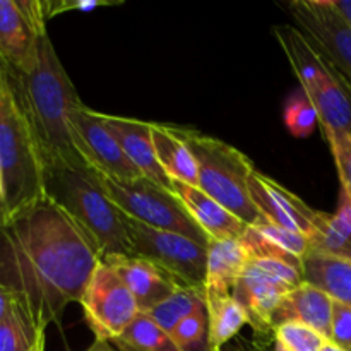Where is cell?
Returning <instances> with one entry per match:
<instances>
[{"instance_id":"34","label":"cell","mask_w":351,"mask_h":351,"mask_svg":"<svg viewBox=\"0 0 351 351\" xmlns=\"http://www.w3.org/2000/svg\"><path fill=\"white\" fill-rule=\"evenodd\" d=\"M331 341L341 346L343 350H351V305L335 302Z\"/></svg>"},{"instance_id":"13","label":"cell","mask_w":351,"mask_h":351,"mask_svg":"<svg viewBox=\"0 0 351 351\" xmlns=\"http://www.w3.org/2000/svg\"><path fill=\"white\" fill-rule=\"evenodd\" d=\"M249 192L257 211L266 221L302 233L308 240L314 237L322 211L311 208L298 195L257 168L249 178Z\"/></svg>"},{"instance_id":"23","label":"cell","mask_w":351,"mask_h":351,"mask_svg":"<svg viewBox=\"0 0 351 351\" xmlns=\"http://www.w3.org/2000/svg\"><path fill=\"white\" fill-rule=\"evenodd\" d=\"M304 91V89H302ZM307 93L319 115L322 132L351 134V96L332 74L331 79Z\"/></svg>"},{"instance_id":"41","label":"cell","mask_w":351,"mask_h":351,"mask_svg":"<svg viewBox=\"0 0 351 351\" xmlns=\"http://www.w3.org/2000/svg\"><path fill=\"white\" fill-rule=\"evenodd\" d=\"M45 343H47V335H43L40 339H38V343L34 345V348L31 351H45Z\"/></svg>"},{"instance_id":"11","label":"cell","mask_w":351,"mask_h":351,"mask_svg":"<svg viewBox=\"0 0 351 351\" xmlns=\"http://www.w3.org/2000/svg\"><path fill=\"white\" fill-rule=\"evenodd\" d=\"M45 33L43 0H0V65L5 71L29 72Z\"/></svg>"},{"instance_id":"12","label":"cell","mask_w":351,"mask_h":351,"mask_svg":"<svg viewBox=\"0 0 351 351\" xmlns=\"http://www.w3.org/2000/svg\"><path fill=\"white\" fill-rule=\"evenodd\" d=\"M72 136L79 158L91 170L120 180H134L143 177L122 151L120 144L99 120L98 112L82 103L71 115Z\"/></svg>"},{"instance_id":"30","label":"cell","mask_w":351,"mask_h":351,"mask_svg":"<svg viewBox=\"0 0 351 351\" xmlns=\"http://www.w3.org/2000/svg\"><path fill=\"white\" fill-rule=\"evenodd\" d=\"M274 339L288 351H322L326 339L321 332L300 322H287L274 329Z\"/></svg>"},{"instance_id":"9","label":"cell","mask_w":351,"mask_h":351,"mask_svg":"<svg viewBox=\"0 0 351 351\" xmlns=\"http://www.w3.org/2000/svg\"><path fill=\"white\" fill-rule=\"evenodd\" d=\"M288 10L351 96V27L329 0H293Z\"/></svg>"},{"instance_id":"43","label":"cell","mask_w":351,"mask_h":351,"mask_svg":"<svg viewBox=\"0 0 351 351\" xmlns=\"http://www.w3.org/2000/svg\"><path fill=\"white\" fill-rule=\"evenodd\" d=\"M350 351H351V350H350Z\"/></svg>"},{"instance_id":"1","label":"cell","mask_w":351,"mask_h":351,"mask_svg":"<svg viewBox=\"0 0 351 351\" xmlns=\"http://www.w3.org/2000/svg\"><path fill=\"white\" fill-rule=\"evenodd\" d=\"M99 261L91 240L47 195L0 223V283L38 329L58 324L79 304Z\"/></svg>"},{"instance_id":"24","label":"cell","mask_w":351,"mask_h":351,"mask_svg":"<svg viewBox=\"0 0 351 351\" xmlns=\"http://www.w3.org/2000/svg\"><path fill=\"white\" fill-rule=\"evenodd\" d=\"M206 311L209 319L208 350H223V346L232 341L243 326L249 324L245 311L233 295L206 302Z\"/></svg>"},{"instance_id":"18","label":"cell","mask_w":351,"mask_h":351,"mask_svg":"<svg viewBox=\"0 0 351 351\" xmlns=\"http://www.w3.org/2000/svg\"><path fill=\"white\" fill-rule=\"evenodd\" d=\"M250 256L240 240H211L204 281V304L233 295Z\"/></svg>"},{"instance_id":"7","label":"cell","mask_w":351,"mask_h":351,"mask_svg":"<svg viewBox=\"0 0 351 351\" xmlns=\"http://www.w3.org/2000/svg\"><path fill=\"white\" fill-rule=\"evenodd\" d=\"M134 256L156 264L180 287L204 291L208 245L167 230H156L123 215Z\"/></svg>"},{"instance_id":"19","label":"cell","mask_w":351,"mask_h":351,"mask_svg":"<svg viewBox=\"0 0 351 351\" xmlns=\"http://www.w3.org/2000/svg\"><path fill=\"white\" fill-rule=\"evenodd\" d=\"M273 33L304 91H311L332 77L331 69L322 55L297 26H276L273 27Z\"/></svg>"},{"instance_id":"5","label":"cell","mask_w":351,"mask_h":351,"mask_svg":"<svg viewBox=\"0 0 351 351\" xmlns=\"http://www.w3.org/2000/svg\"><path fill=\"white\" fill-rule=\"evenodd\" d=\"M184 134L197 163L199 189L247 226L263 221L249 192V178L256 170L252 161L225 141L185 127Z\"/></svg>"},{"instance_id":"39","label":"cell","mask_w":351,"mask_h":351,"mask_svg":"<svg viewBox=\"0 0 351 351\" xmlns=\"http://www.w3.org/2000/svg\"><path fill=\"white\" fill-rule=\"evenodd\" d=\"M3 201H5V189H3V175H2V167H0V215H2V209H3Z\"/></svg>"},{"instance_id":"40","label":"cell","mask_w":351,"mask_h":351,"mask_svg":"<svg viewBox=\"0 0 351 351\" xmlns=\"http://www.w3.org/2000/svg\"><path fill=\"white\" fill-rule=\"evenodd\" d=\"M322 351H346V350H343L341 346H338V345H336V343L328 341L324 345V348H322Z\"/></svg>"},{"instance_id":"22","label":"cell","mask_w":351,"mask_h":351,"mask_svg":"<svg viewBox=\"0 0 351 351\" xmlns=\"http://www.w3.org/2000/svg\"><path fill=\"white\" fill-rule=\"evenodd\" d=\"M311 249L351 261V197L341 191L338 211L321 213Z\"/></svg>"},{"instance_id":"27","label":"cell","mask_w":351,"mask_h":351,"mask_svg":"<svg viewBox=\"0 0 351 351\" xmlns=\"http://www.w3.org/2000/svg\"><path fill=\"white\" fill-rule=\"evenodd\" d=\"M202 305H206L204 291L195 290V288L180 287L171 297H168L167 300L161 302L160 305L151 308L146 315H149L163 331L171 335L173 329L177 328L187 315H191L192 312L197 311Z\"/></svg>"},{"instance_id":"32","label":"cell","mask_w":351,"mask_h":351,"mask_svg":"<svg viewBox=\"0 0 351 351\" xmlns=\"http://www.w3.org/2000/svg\"><path fill=\"white\" fill-rule=\"evenodd\" d=\"M324 136L338 168L341 191L351 197V134L328 132Z\"/></svg>"},{"instance_id":"33","label":"cell","mask_w":351,"mask_h":351,"mask_svg":"<svg viewBox=\"0 0 351 351\" xmlns=\"http://www.w3.org/2000/svg\"><path fill=\"white\" fill-rule=\"evenodd\" d=\"M123 3L122 0H43V9L47 21L58 14L71 12H91V10L99 9V7H112Z\"/></svg>"},{"instance_id":"4","label":"cell","mask_w":351,"mask_h":351,"mask_svg":"<svg viewBox=\"0 0 351 351\" xmlns=\"http://www.w3.org/2000/svg\"><path fill=\"white\" fill-rule=\"evenodd\" d=\"M0 167L3 201L0 223L34 204L45 192V161L33 129L16 98L5 69L0 65Z\"/></svg>"},{"instance_id":"38","label":"cell","mask_w":351,"mask_h":351,"mask_svg":"<svg viewBox=\"0 0 351 351\" xmlns=\"http://www.w3.org/2000/svg\"><path fill=\"white\" fill-rule=\"evenodd\" d=\"M208 351H225V350H208ZM232 351H264V350L261 348L259 343H252V345H240Z\"/></svg>"},{"instance_id":"29","label":"cell","mask_w":351,"mask_h":351,"mask_svg":"<svg viewBox=\"0 0 351 351\" xmlns=\"http://www.w3.org/2000/svg\"><path fill=\"white\" fill-rule=\"evenodd\" d=\"M209 319L206 305L199 307L184 319L171 332V338L184 351H199L204 346L208 350Z\"/></svg>"},{"instance_id":"28","label":"cell","mask_w":351,"mask_h":351,"mask_svg":"<svg viewBox=\"0 0 351 351\" xmlns=\"http://www.w3.org/2000/svg\"><path fill=\"white\" fill-rule=\"evenodd\" d=\"M283 120L295 137H308L319 125V115L314 103L305 91H298L285 105Z\"/></svg>"},{"instance_id":"31","label":"cell","mask_w":351,"mask_h":351,"mask_svg":"<svg viewBox=\"0 0 351 351\" xmlns=\"http://www.w3.org/2000/svg\"><path fill=\"white\" fill-rule=\"evenodd\" d=\"M254 228L259 230V232L263 233L267 240H271L274 245H278L280 249H283L285 252L291 254V256H295L300 261L302 257L311 250V240L305 235H302V233L291 232V230L274 225V223L266 221V219H263V221H259L257 225H254Z\"/></svg>"},{"instance_id":"36","label":"cell","mask_w":351,"mask_h":351,"mask_svg":"<svg viewBox=\"0 0 351 351\" xmlns=\"http://www.w3.org/2000/svg\"><path fill=\"white\" fill-rule=\"evenodd\" d=\"M329 2L339 17L351 27V0H329Z\"/></svg>"},{"instance_id":"26","label":"cell","mask_w":351,"mask_h":351,"mask_svg":"<svg viewBox=\"0 0 351 351\" xmlns=\"http://www.w3.org/2000/svg\"><path fill=\"white\" fill-rule=\"evenodd\" d=\"M43 335L47 331L36 328L16 298L9 314L0 321V351H31Z\"/></svg>"},{"instance_id":"3","label":"cell","mask_w":351,"mask_h":351,"mask_svg":"<svg viewBox=\"0 0 351 351\" xmlns=\"http://www.w3.org/2000/svg\"><path fill=\"white\" fill-rule=\"evenodd\" d=\"M45 192L91 240L101 261L134 256L123 213L103 192L84 161L47 165Z\"/></svg>"},{"instance_id":"21","label":"cell","mask_w":351,"mask_h":351,"mask_svg":"<svg viewBox=\"0 0 351 351\" xmlns=\"http://www.w3.org/2000/svg\"><path fill=\"white\" fill-rule=\"evenodd\" d=\"M300 276L335 302L351 305V261L311 249L302 257Z\"/></svg>"},{"instance_id":"10","label":"cell","mask_w":351,"mask_h":351,"mask_svg":"<svg viewBox=\"0 0 351 351\" xmlns=\"http://www.w3.org/2000/svg\"><path fill=\"white\" fill-rule=\"evenodd\" d=\"M79 304L98 341L119 338L141 314L129 288L105 261L98 263Z\"/></svg>"},{"instance_id":"16","label":"cell","mask_w":351,"mask_h":351,"mask_svg":"<svg viewBox=\"0 0 351 351\" xmlns=\"http://www.w3.org/2000/svg\"><path fill=\"white\" fill-rule=\"evenodd\" d=\"M171 187L209 240H240L249 228L199 187L184 182H171Z\"/></svg>"},{"instance_id":"35","label":"cell","mask_w":351,"mask_h":351,"mask_svg":"<svg viewBox=\"0 0 351 351\" xmlns=\"http://www.w3.org/2000/svg\"><path fill=\"white\" fill-rule=\"evenodd\" d=\"M14 302H16V295L12 293V290L3 283H0V321L9 314Z\"/></svg>"},{"instance_id":"6","label":"cell","mask_w":351,"mask_h":351,"mask_svg":"<svg viewBox=\"0 0 351 351\" xmlns=\"http://www.w3.org/2000/svg\"><path fill=\"white\" fill-rule=\"evenodd\" d=\"M91 171L103 192L127 218L136 219L151 228L180 233L202 245H209V237L199 228L173 191H168L146 177L120 180L96 170Z\"/></svg>"},{"instance_id":"2","label":"cell","mask_w":351,"mask_h":351,"mask_svg":"<svg viewBox=\"0 0 351 351\" xmlns=\"http://www.w3.org/2000/svg\"><path fill=\"white\" fill-rule=\"evenodd\" d=\"M16 98L33 129L45 167L77 161L71 115L82 105L48 33L40 38L36 62L26 74L9 72Z\"/></svg>"},{"instance_id":"15","label":"cell","mask_w":351,"mask_h":351,"mask_svg":"<svg viewBox=\"0 0 351 351\" xmlns=\"http://www.w3.org/2000/svg\"><path fill=\"white\" fill-rule=\"evenodd\" d=\"M105 263L122 278L141 314H147L180 288L163 269L139 256H113Z\"/></svg>"},{"instance_id":"14","label":"cell","mask_w":351,"mask_h":351,"mask_svg":"<svg viewBox=\"0 0 351 351\" xmlns=\"http://www.w3.org/2000/svg\"><path fill=\"white\" fill-rule=\"evenodd\" d=\"M98 117L103 122V125L112 132L117 143L120 144V147L125 153V156L129 158L130 163L141 171L143 177L149 178L151 182L168 189V191H173L171 180L165 173L163 168L160 167V163H158L149 122L129 119V117L108 115V113L99 112Z\"/></svg>"},{"instance_id":"17","label":"cell","mask_w":351,"mask_h":351,"mask_svg":"<svg viewBox=\"0 0 351 351\" xmlns=\"http://www.w3.org/2000/svg\"><path fill=\"white\" fill-rule=\"evenodd\" d=\"M332 307L335 300L329 295L312 285L300 283L283 298L273 314V329L287 322H300L331 341Z\"/></svg>"},{"instance_id":"37","label":"cell","mask_w":351,"mask_h":351,"mask_svg":"<svg viewBox=\"0 0 351 351\" xmlns=\"http://www.w3.org/2000/svg\"><path fill=\"white\" fill-rule=\"evenodd\" d=\"M88 351H117V350L113 348V345L110 341H98V339H95V343L89 346Z\"/></svg>"},{"instance_id":"20","label":"cell","mask_w":351,"mask_h":351,"mask_svg":"<svg viewBox=\"0 0 351 351\" xmlns=\"http://www.w3.org/2000/svg\"><path fill=\"white\" fill-rule=\"evenodd\" d=\"M149 125L158 163L168 178L171 182H184L199 187L197 163L185 141L184 127L158 122H149Z\"/></svg>"},{"instance_id":"8","label":"cell","mask_w":351,"mask_h":351,"mask_svg":"<svg viewBox=\"0 0 351 351\" xmlns=\"http://www.w3.org/2000/svg\"><path fill=\"white\" fill-rule=\"evenodd\" d=\"M300 283V271L290 264L274 259L249 261L233 288V298L245 311L256 336L274 338L273 314Z\"/></svg>"},{"instance_id":"25","label":"cell","mask_w":351,"mask_h":351,"mask_svg":"<svg viewBox=\"0 0 351 351\" xmlns=\"http://www.w3.org/2000/svg\"><path fill=\"white\" fill-rule=\"evenodd\" d=\"M117 351H184L149 315L139 314L113 341Z\"/></svg>"},{"instance_id":"42","label":"cell","mask_w":351,"mask_h":351,"mask_svg":"<svg viewBox=\"0 0 351 351\" xmlns=\"http://www.w3.org/2000/svg\"><path fill=\"white\" fill-rule=\"evenodd\" d=\"M273 351H288V350L285 348V346L281 345V343H278L276 339H274V348H273Z\"/></svg>"}]
</instances>
